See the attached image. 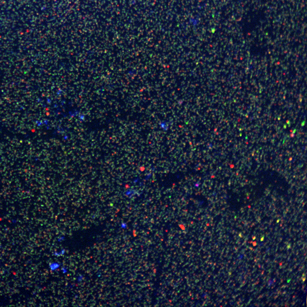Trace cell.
Segmentation results:
<instances>
[{
    "instance_id": "cell-1",
    "label": "cell",
    "mask_w": 307,
    "mask_h": 307,
    "mask_svg": "<svg viewBox=\"0 0 307 307\" xmlns=\"http://www.w3.org/2000/svg\"><path fill=\"white\" fill-rule=\"evenodd\" d=\"M60 267V264L58 262H53L49 265V268L52 271H54L59 268Z\"/></svg>"
},
{
    "instance_id": "cell-2",
    "label": "cell",
    "mask_w": 307,
    "mask_h": 307,
    "mask_svg": "<svg viewBox=\"0 0 307 307\" xmlns=\"http://www.w3.org/2000/svg\"><path fill=\"white\" fill-rule=\"evenodd\" d=\"M65 252V250L64 249H63L60 250V251L58 252H55L54 254L56 256H60V255H64Z\"/></svg>"
},
{
    "instance_id": "cell-3",
    "label": "cell",
    "mask_w": 307,
    "mask_h": 307,
    "mask_svg": "<svg viewBox=\"0 0 307 307\" xmlns=\"http://www.w3.org/2000/svg\"><path fill=\"white\" fill-rule=\"evenodd\" d=\"M62 272H63V274H66L68 272V269L66 268H62Z\"/></svg>"
},
{
    "instance_id": "cell-4",
    "label": "cell",
    "mask_w": 307,
    "mask_h": 307,
    "mask_svg": "<svg viewBox=\"0 0 307 307\" xmlns=\"http://www.w3.org/2000/svg\"><path fill=\"white\" fill-rule=\"evenodd\" d=\"M121 227L122 229H126L127 227V224L125 223H122L121 224Z\"/></svg>"
},
{
    "instance_id": "cell-5",
    "label": "cell",
    "mask_w": 307,
    "mask_h": 307,
    "mask_svg": "<svg viewBox=\"0 0 307 307\" xmlns=\"http://www.w3.org/2000/svg\"><path fill=\"white\" fill-rule=\"evenodd\" d=\"M191 23H192V25H194V26H195L196 25H197V23H198V21H197V20H196V19H194V20H193V21H191Z\"/></svg>"
},
{
    "instance_id": "cell-6",
    "label": "cell",
    "mask_w": 307,
    "mask_h": 307,
    "mask_svg": "<svg viewBox=\"0 0 307 307\" xmlns=\"http://www.w3.org/2000/svg\"><path fill=\"white\" fill-rule=\"evenodd\" d=\"M64 239H65V237L61 236L60 237V238H59V239H58V241H59V242H61L64 240Z\"/></svg>"
},
{
    "instance_id": "cell-7",
    "label": "cell",
    "mask_w": 307,
    "mask_h": 307,
    "mask_svg": "<svg viewBox=\"0 0 307 307\" xmlns=\"http://www.w3.org/2000/svg\"><path fill=\"white\" fill-rule=\"evenodd\" d=\"M82 278H83V276H79L78 277V280L79 282L81 281L82 280Z\"/></svg>"
}]
</instances>
